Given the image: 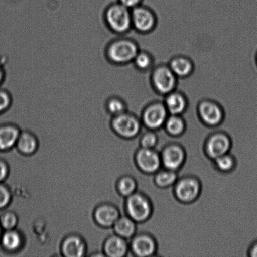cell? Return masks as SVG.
Segmentation results:
<instances>
[{
	"mask_svg": "<svg viewBox=\"0 0 257 257\" xmlns=\"http://www.w3.org/2000/svg\"><path fill=\"white\" fill-rule=\"evenodd\" d=\"M168 65L178 79L190 77L195 71V64L193 60L185 55H175L171 58Z\"/></svg>",
	"mask_w": 257,
	"mask_h": 257,
	"instance_id": "obj_18",
	"label": "cell"
},
{
	"mask_svg": "<svg viewBox=\"0 0 257 257\" xmlns=\"http://www.w3.org/2000/svg\"><path fill=\"white\" fill-rule=\"evenodd\" d=\"M105 23L115 34L125 35L133 30L131 10L116 2L110 4L104 13Z\"/></svg>",
	"mask_w": 257,
	"mask_h": 257,
	"instance_id": "obj_2",
	"label": "cell"
},
{
	"mask_svg": "<svg viewBox=\"0 0 257 257\" xmlns=\"http://www.w3.org/2000/svg\"><path fill=\"white\" fill-rule=\"evenodd\" d=\"M255 62H256V66H257V52H256V56H255Z\"/></svg>",
	"mask_w": 257,
	"mask_h": 257,
	"instance_id": "obj_38",
	"label": "cell"
},
{
	"mask_svg": "<svg viewBox=\"0 0 257 257\" xmlns=\"http://www.w3.org/2000/svg\"><path fill=\"white\" fill-rule=\"evenodd\" d=\"M155 131L149 130L140 137L141 148L154 149L158 145L159 137Z\"/></svg>",
	"mask_w": 257,
	"mask_h": 257,
	"instance_id": "obj_30",
	"label": "cell"
},
{
	"mask_svg": "<svg viewBox=\"0 0 257 257\" xmlns=\"http://www.w3.org/2000/svg\"><path fill=\"white\" fill-rule=\"evenodd\" d=\"M105 256L124 257L130 253V243L126 239L116 234H113L107 238L103 246Z\"/></svg>",
	"mask_w": 257,
	"mask_h": 257,
	"instance_id": "obj_14",
	"label": "cell"
},
{
	"mask_svg": "<svg viewBox=\"0 0 257 257\" xmlns=\"http://www.w3.org/2000/svg\"><path fill=\"white\" fill-rule=\"evenodd\" d=\"M162 166L167 170L179 171L183 167L186 154L183 146L178 143H170L161 149L160 154Z\"/></svg>",
	"mask_w": 257,
	"mask_h": 257,
	"instance_id": "obj_12",
	"label": "cell"
},
{
	"mask_svg": "<svg viewBox=\"0 0 257 257\" xmlns=\"http://www.w3.org/2000/svg\"><path fill=\"white\" fill-rule=\"evenodd\" d=\"M4 72L0 68V83L3 81V80L4 79Z\"/></svg>",
	"mask_w": 257,
	"mask_h": 257,
	"instance_id": "obj_36",
	"label": "cell"
},
{
	"mask_svg": "<svg viewBox=\"0 0 257 257\" xmlns=\"http://www.w3.org/2000/svg\"><path fill=\"white\" fill-rule=\"evenodd\" d=\"M178 78L168 64L156 65L151 70L150 82L155 92L165 97L177 89Z\"/></svg>",
	"mask_w": 257,
	"mask_h": 257,
	"instance_id": "obj_4",
	"label": "cell"
},
{
	"mask_svg": "<svg viewBox=\"0 0 257 257\" xmlns=\"http://www.w3.org/2000/svg\"><path fill=\"white\" fill-rule=\"evenodd\" d=\"M21 133L16 125L7 124L0 126V151L10 150L16 146Z\"/></svg>",
	"mask_w": 257,
	"mask_h": 257,
	"instance_id": "obj_20",
	"label": "cell"
},
{
	"mask_svg": "<svg viewBox=\"0 0 257 257\" xmlns=\"http://www.w3.org/2000/svg\"><path fill=\"white\" fill-rule=\"evenodd\" d=\"M136 166L146 175H155L162 166L160 154L155 148H139L135 156Z\"/></svg>",
	"mask_w": 257,
	"mask_h": 257,
	"instance_id": "obj_11",
	"label": "cell"
},
{
	"mask_svg": "<svg viewBox=\"0 0 257 257\" xmlns=\"http://www.w3.org/2000/svg\"><path fill=\"white\" fill-rule=\"evenodd\" d=\"M61 251L64 257L87 256L86 243L79 235H69L63 241Z\"/></svg>",
	"mask_w": 257,
	"mask_h": 257,
	"instance_id": "obj_17",
	"label": "cell"
},
{
	"mask_svg": "<svg viewBox=\"0 0 257 257\" xmlns=\"http://www.w3.org/2000/svg\"><path fill=\"white\" fill-rule=\"evenodd\" d=\"M19 223L18 216L11 211H6L2 212L0 215V225L5 230H10L16 229Z\"/></svg>",
	"mask_w": 257,
	"mask_h": 257,
	"instance_id": "obj_29",
	"label": "cell"
},
{
	"mask_svg": "<svg viewBox=\"0 0 257 257\" xmlns=\"http://www.w3.org/2000/svg\"><path fill=\"white\" fill-rule=\"evenodd\" d=\"M130 251L138 257H150L158 253V244L154 236L148 233H138L131 239Z\"/></svg>",
	"mask_w": 257,
	"mask_h": 257,
	"instance_id": "obj_13",
	"label": "cell"
},
{
	"mask_svg": "<svg viewBox=\"0 0 257 257\" xmlns=\"http://www.w3.org/2000/svg\"><path fill=\"white\" fill-rule=\"evenodd\" d=\"M197 114L205 126L216 128L220 126L225 119V112L220 103L212 99L201 100L197 106Z\"/></svg>",
	"mask_w": 257,
	"mask_h": 257,
	"instance_id": "obj_6",
	"label": "cell"
},
{
	"mask_svg": "<svg viewBox=\"0 0 257 257\" xmlns=\"http://www.w3.org/2000/svg\"><path fill=\"white\" fill-rule=\"evenodd\" d=\"M117 188L120 195L127 198L138 191V182L133 176H124L118 181Z\"/></svg>",
	"mask_w": 257,
	"mask_h": 257,
	"instance_id": "obj_26",
	"label": "cell"
},
{
	"mask_svg": "<svg viewBox=\"0 0 257 257\" xmlns=\"http://www.w3.org/2000/svg\"><path fill=\"white\" fill-rule=\"evenodd\" d=\"M0 243L3 250L7 253V256H11L12 254L17 252L23 245V238L21 233L16 229L5 230L2 234Z\"/></svg>",
	"mask_w": 257,
	"mask_h": 257,
	"instance_id": "obj_19",
	"label": "cell"
},
{
	"mask_svg": "<svg viewBox=\"0 0 257 257\" xmlns=\"http://www.w3.org/2000/svg\"><path fill=\"white\" fill-rule=\"evenodd\" d=\"M38 141L32 133L21 131L17 142L16 147L20 153L25 155H32L36 151Z\"/></svg>",
	"mask_w": 257,
	"mask_h": 257,
	"instance_id": "obj_23",
	"label": "cell"
},
{
	"mask_svg": "<svg viewBox=\"0 0 257 257\" xmlns=\"http://www.w3.org/2000/svg\"><path fill=\"white\" fill-rule=\"evenodd\" d=\"M131 18L133 30L140 34H150L157 26L158 19L155 12L142 5L131 10Z\"/></svg>",
	"mask_w": 257,
	"mask_h": 257,
	"instance_id": "obj_9",
	"label": "cell"
},
{
	"mask_svg": "<svg viewBox=\"0 0 257 257\" xmlns=\"http://www.w3.org/2000/svg\"><path fill=\"white\" fill-rule=\"evenodd\" d=\"M106 109L112 117L123 114L128 111L126 102L121 97L113 96L109 98L106 102Z\"/></svg>",
	"mask_w": 257,
	"mask_h": 257,
	"instance_id": "obj_28",
	"label": "cell"
},
{
	"mask_svg": "<svg viewBox=\"0 0 257 257\" xmlns=\"http://www.w3.org/2000/svg\"><path fill=\"white\" fill-rule=\"evenodd\" d=\"M118 2L124 5L127 9L133 10L135 8L140 6L142 0H118Z\"/></svg>",
	"mask_w": 257,
	"mask_h": 257,
	"instance_id": "obj_34",
	"label": "cell"
},
{
	"mask_svg": "<svg viewBox=\"0 0 257 257\" xmlns=\"http://www.w3.org/2000/svg\"><path fill=\"white\" fill-rule=\"evenodd\" d=\"M231 148L232 142L230 136L223 131H216L211 133L204 145L206 155L212 160L230 153Z\"/></svg>",
	"mask_w": 257,
	"mask_h": 257,
	"instance_id": "obj_10",
	"label": "cell"
},
{
	"mask_svg": "<svg viewBox=\"0 0 257 257\" xmlns=\"http://www.w3.org/2000/svg\"><path fill=\"white\" fill-rule=\"evenodd\" d=\"M112 127L120 137L133 139L140 136L143 124L140 117L128 111L113 117Z\"/></svg>",
	"mask_w": 257,
	"mask_h": 257,
	"instance_id": "obj_8",
	"label": "cell"
},
{
	"mask_svg": "<svg viewBox=\"0 0 257 257\" xmlns=\"http://www.w3.org/2000/svg\"><path fill=\"white\" fill-rule=\"evenodd\" d=\"M169 115L163 102L154 101L143 108L140 117L143 126L156 131L163 128Z\"/></svg>",
	"mask_w": 257,
	"mask_h": 257,
	"instance_id": "obj_7",
	"label": "cell"
},
{
	"mask_svg": "<svg viewBox=\"0 0 257 257\" xmlns=\"http://www.w3.org/2000/svg\"><path fill=\"white\" fill-rule=\"evenodd\" d=\"M140 45L130 35H121L108 45L106 54L110 62L117 65L132 64L140 50Z\"/></svg>",
	"mask_w": 257,
	"mask_h": 257,
	"instance_id": "obj_1",
	"label": "cell"
},
{
	"mask_svg": "<svg viewBox=\"0 0 257 257\" xmlns=\"http://www.w3.org/2000/svg\"><path fill=\"white\" fill-rule=\"evenodd\" d=\"M114 233L121 237L131 240L138 231V223L127 215H121L112 226Z\"/></svg>",
	"mask_w": 257,
	"mask_h": 257,
	"instance_id": "obj_21",
	"label": "cell"
},
{
	"mask_svg": "<svg viewBox=\"0 0 257 257\" xmlns=\"http://www.w3.org/2000/svg\"><path fill=\"white\" fill-rule=\"evenodd\" d=\"M2 226L1 225H0V239H1V237H2Z\"/></svg>",
	"mask_w": 257,
	"mask_h": 257,
	"instance_id": "obj_37",
	"label": "cell"
},
{
	"mask_svg": "<svg viewBox=\"0 0 257 257\" xmlns=\"http://www.w3.org/2000/svg\"><path fill=\"white\" fill-rule=\"evenodd\" d=\"M246 256L257 257V239L253 240L249 245Z\"/></svg>",
	"mask_w": 257,
	"mask_h": 257,
	"instance_id": "obj_35",
	"label": "cell"
},
{
	"mask_svg": "<svg viewBox=\"0 0 257 257\" xmlns=\"http://www.w3.org/2000/svg\"><path fill=\"white\" fill-rule=\"evenodd\" d=\"M202 191L200 181L193 176H183L179 178L174 185V196L178 202L191 204L198 200Z\"/></svg>",
	"mask_w": 257,
	"mask_h": 257,
	"instance_id": "obj_5",
	"label": "cell"
},
{
	"mask_svg": "<svg viewBox=\"0 0 257 257\" xmlns=\"http://www.w3.org/2000/svg\"><path fill=\"white\" fill-rule=\"evenodd\" d=\"M132 64L137 71L141 72L151 71L155 67V59L150 52L140 49L134 59Z\"/></svg>",
	"mask_w": 257,
	"mask_h": 257,
	"instance_id": "obj_25",
	"label": "cell"
},
{
	"mask_svg": "<svg viewBox=\"0 0 257 257\" xmlns=\"http://www.w3.org/2000/svg\"><path fill=\"white\" fill-rule=\"evenodd\" d=\"M213 163L216 170L222 173L232 172L236 165L235 158L230 153L216 158Z\"/></svg>",
	"mask_w": 257,
	"mask_h": 257,
	"instance_id": "obj_27",
	"label": "cell"
},
{
	"mask_svg": "<svg viewBox=\"0 0 257 257\" xmlns=\"http://www.w3.org/2000/svg\"><path fill=\"white\" fill-rule=\"evenodd\" d=\"M9 166L5 161L0 160V183H4L9 175Z\"/></svg>",
	"mask_w": 257,
	"mask_h": 257,
	"instance_id": "obj_33",
	"label": "cell"
},
{
	"mask_svg": "<svg viewBox=\"0 0 257 257\" xmlns=\"http://www.w3.org/2000/svg\"><path fill=\"white\" fill-rule=\"evenodd\" d=\"M120 216L119 209L109 203L99 205L94 212L95 221L104 228H112Z\"/></svg>",
	"mask_w": 257,
	"mask_h": 257,
	"instance_id": "obj_15",
	"label": "cell"
},
{
	"mask_svg": "<svg viewBox=\"0 0 257 257\" xmlns=\"http://www.w3.org/2000/svg\"><path fill=\"white\" fill-rule=\"evenodd\" d=\"M12 97L6 90H0V114H4L12 105Z\"/></svg>",
	"mask_w": 257,
	"mask_h": 257,
	"instance_id": "obj_32",
	"label": "cell"
},
{
	"mask_svg": "<svg viewBox=\"0 0 257 257\" xmlns=\"http://www.w3.org/2000/svg\"><path fill=\"white\" fill-rule=\"evenodd\" d=\"M179 178L177 171L167 170H159L155 174L153 181L156 187L166 189L175 185Z\"/></svg>",
	"mask_w": 257,
	"mask_h": 257,
	"instance_id": "obj_24",
	"label": "cell"
},
{
	"mask_svg": "<svg viewBox=\"0 0 257 257\" xmlns=\"http://www.w3.org/2000/svg\"><path fill=\"white\" fill-rule=\"evenodd\" d=\"M11 200L12 194L9 188L4 183H0V210L8 207Z\"/></svg>",
	"mask_w": 257,
	"mask_h": 257,
	"instance_id": "obj_31",
	"label": "cell"
},
{
	"mask_svg": "<svg viewBox=\"0 0 257 257\" xmlns=\"http://www.w3.org/2000/svg\"><path fill=\"white\" fill-rule=\"evenodd\" d=\"M125 211L126 215L136 223H145L153 215V203L145 194L137 191L125 198Z\"/></svg>",
	"mask_w": 257,
	"mask_h": 257,
	"instance_id": "obj_3",
	"label": "cell"
},
{
	"mask_svg": "<svg viewBox=\"0 0 257 257\" xmlns=\"http://www.w3.org/2000/svg\"><path fill=\"white\" fill-rule=\"evenodd\" d=\"M186 121L183 115H169L164 128L168 135L173 138L182 136L187 128Z\"/></svg>",
	"mask_w": 257,
	"mask_h": 257,
	"instance_id": "obj_22",
	"label": "cell"
},
{
	"mask_svg": "<svg viewBox=\"0 0 257 257\" xmlns=\"http://www.w3.org/2000/svg\"><path fill=\"white\" fill-rule=\"evenodd\" d=\"M163 103L170 115H183L189 107L187 97L177 89L165 95Z\"/></svg>",
	"mask_w": 257,
	"mask_h": 257,
	"instance_id": "obj_16",
	"label": "cell"
}]
</instances>
